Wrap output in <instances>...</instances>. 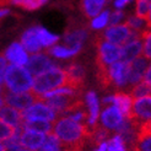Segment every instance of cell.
<instances>
[{
	"instance_id": "6da1fadb",
	"label": "cell",
	"mask_w": 151,
	"mask_h": 151,
	"mask_svg": "<svg viewBox=\"0 0 151 151\" xmlns=\"http://www.w3.org/2000/svg\"><path fill=\"white\" fill-rule=\"evenodd\" d=\"M52 134H54L65 149L79 151L84 141L90 137L85 124L74 122L66 116L57 118L53 123Z\"/></svg>"
},
{
	"instance_id": "7a4b0ae2",
	"label": "cell",
	"mask_w": 151,
	"mask_h": 151,
	"mask_svg": "<svg viewBox=\"0 0 151 151\" xmlns=\"http://www.w3.org/2000/svg\"><path fill=\"white\" fill-rule=\"evenodd\" d=\"M66 84H68V79H66L65 70L55 64L47 71L33 78V85H32L31 92L37 99H41L43 95H46L49 91H53V90Z\"/></svg>"
},
{
	"instance_id": "3957f363",
	"label": "cell",
	"mask_w": 151,
	"mask_h": 151,
	"mask_svg": "<svg viewBox=\"0 0 151 151\" xmlns=\"http://www.w3.org/2000/svg\"><path fill=\"white\" fill-rule=\"evenodd\" d=\"M3 84L7 92H29L33 85V75L26 69V66L9 64L4 74Z\"/></svg>"
},
{
	"instance_id": "277c9868",
	"label": "cell",
	"mask_w": 151,
	"mask_h": 151,
	"mask_svg": "<svg viewBox=\"0 0 151 151\" xmlns=\"http://www.w3.org/2000/svg\"><path fill=\"white\" fill-rule=\"evenodd\" d=\"M128 70H129V64H127L122 60L109 65L103 70H100L101 81L104 85H108L117 91H123V90L129 88L128 85Z\"/></svg>"
},
{
	"instance_id": "5b68a950",
	"label": "cell",
	"mask_w": 151,
	"mask_h": 151,
	"mask_svg": "<svg viewBox=\"0 0 151 151\" xmlns=\"http://www.w3.org/2000/svg\"><path fill=\"white\" fill-rule=\"evenodd\" d=\"M127 119L128 118L116 106H104V108L101 109V113H100L99 125L107 132L118 133Z\"/></svg>"
},
{
	"instance_id": "8992f818",
	"label": "cell",
	"mask_w": 151,
	"mask_h": 151,
	"mask_svg": "<svg viewBox=\"0 0 151 151\" xmlns=\"http://www.w3.org/2000/svg\"><path fill=\"white\" fill-rule=\"evenodd\" d=\"M85 111H86V122L85 125L88 133H91L96 127H99V119L101 113V99L96 91L88 90L84 96Z\"/></svg>"
},
{
	"instance_id": "52a82bcc",
	"label": "cell",
	"mask_w": 151,
	"mask_h": 151,
	"mask_svg": "<svg viewBox=\"0 0 151 151\" xmlns=\"http://www.w3.org/2000/svg\"><path fill=\"white\" fill-rule=\"evenodd\" d=\"M120 60V47L100 38L97 41V64L103 70Z\"/></svg>"
},
{
	"instance_id": "ba28073f",
	"label": "cell",
	"mask_w": 151,
	"mask_h": 151,
	"mask_svg": "<svg viewBox=\"0 0 151 151\" xmlns=\"http://www.w3.org/2000/svg\"><path fill=\"white\" fill-rule=\"evenodd\" d=\"M21 114H22V119L24 120L40 119V120H47V122H50V123H54L58 118L57 113L53 111L46 102L40 99L35 101L28 108L22 111Z\"/></svg>"
},
{
	"instance_id": "9c48e42d",
	"label": "cell",
	"mask_w": 151,
	"mask_h": 151,
	"mask_svg": "<svg viewBox=\"0 0 151 151\" xmlns=\"http://www.w3.org/2000/svg\"><path fill=\"white\" fill-rule=\"evenodd\" d=\"M133 100L134 99L130 96V93L124 91H117L114 93H108L103 96L101 102L103 106H116L127 118H130Z\"/></svg>"
},
{
	"instance_id": "30bf717a",
	"label": "cell",
	"mask_w": 151,
	"mask_h": 151,
	"mask_svg": "<svg viewBox=\"0 0 151 151\" xmlns=\"http://www.w3.org/2000/svg\"><path fill=\"white\" fill-rule=\"evenodd\" d=\"M130 118L138 125H144L151 120V95L133 100Z\"/></svg>"
},
{
	"instance_id": "8fae6325",
	"label": "cell",
	"mask_w": 151,
	"mask_h": 151,
	"mask_svg": "<svg viewBox=\"0 0 151 151\" xmlns=\"http://www.w3.org/2000/svg\"><path fill=\"white\" fill-rule=\"evenodd\" d=\"M133 32L129 29L125 24L122 25H109L107 28L102 32L101 38L103 41H107L113 43L116 46L122 47L124 43H127L133 37Z\"/></svg>"
},
{
	"instance_id": "7c38bea8",
	"label": "cell",
	"mask_w": 151,
	"mask_h": 151,
	"mask_svg": "<svg viewBox=\"0 0 151 151\" xmlns=\"http://www.w3.org/2000/svg\"><path fill=\"white\" fill-rule=\"evenodd\" d=\"M55 63L52 60V58L46 54V53H36V54H31L28 58V62L26 64V69L33 75V78L40 75L44 71L50 69L52 66H54Z\"/></svg>"
},
{
	"instance_id": "4fadbf2b",
	"label": "cell",
	"mask_w": 151,
	"mask_h": 151,
	"mask_svg": "<svg viewBox=\"0 0 151 151\" xmlns=\"http://www.w3.org/2000/svg\"><path fill=\"white\" fill-rule=\"evenodd\" d=\"M3 96H4V101H5L6 106H10V107L17 109L20 112L25 111L35 101L38 100L31 91L29 92H20V93H14V92L6 91Z\"/></svg>"
},
{
	"instance_id": "5bb4252c",
	"label": "cell",
	"mask_w": 151,
	"mask_h": 151,
	"mask_svg": "<svg viewBox=\"0 0 151 151\" xmlns=\"http://www.w3.org/2000/svg\"><path fill=\"white\" fill-rule=\"evenodd\" d=\"M141 55H142L141 37L133 35L132 38L120 47V60L127 64H129Z\"/></svg>"
},
{
	"instance_id": "9a60e30c",
	"label": "cell",
	"mask_w": 151,
	"mask_h": 151,
	"mask_svg": "<svg viewBox=\"0 0 151 151\" xmlns=\"http://www.w3.org/2000/svg\"><path fill=\"white\" fill-rule=\"evenodd\" d=\"M4 57L10 65H17V66H26L29 54L26 49L22 47L20 42H12L4 52Z\"/></svg>"
},
{
	"instance_id": "2e32d148",
	"label": "cell",
	"mask_w": 151,
	"mask_h": 151,
	"mask_svg": "<svg viewBox=\"0 0 151 151\" xmlns=\"http://www.w3.org/2000/svg\"><path fill=\"white\" fill-rule=\"evenodd\" d=\"M149 62L146 58L139 57L138 59H135L134 62L129 63V70H128V85L132 88L139 82L144 80V75L146 71V68L149 65Z\"/></svg>"
},
{
	"instance_id": "e0dca14e",
	"label": "cell",
	"mask_w": 151,
	"mask_h": 151,
	"mask_svg": "<svg viewBox=\"0 0 151 151\" xmlns=\"http://www.w3.org/2000/svg\"><path fill=\"white\" fill-rule=\"evenodd\" d=\"M47 135L43 133H38L35 130H28V129H21L20 134V142L21 146L31 151H38L42 145L46 141Z\"/></svg>"
},
{
	"instance_id": "ac0fdd59",
	"label": "cell",
	"mask_w": 151,
	"mask_h": 151,
	"mask_svg": "<svg viewBox=\"0 0 151 151\" xmlns=\"http://www.w3.org/2000/svg\"><path fill=\"white\" fill-rule=\"evenodd\" d=\"M88 38V31L82 26H75L68 29L64 35V44L70 47L82 48L84 43Z\"/></svg>"
},
{
	"instance_id": "d6986e66",
	"label": "cell",
	"mask_w": 151,
	"mask_h": 151,
	"mask_svg": "<svg viewBox=\"0 0 151 151\" xmlns=\"http://www.w3.org/2000/svg\"><path fill=\"white\" fill-rule=\"evenodd\" d=\"M20 43L22 44V47L26 49L28 54H36V53L42 52V49H43L40 41H38V37H37L36 26L27 28L26 31L22 33Z\"/></svg>"
},
{
	"instance_id": "ffe728a7",
	"label": "cell",
	"mask_w": 151,
	"mask_h": 151,
	"mask_svg": "<svg viewBox=\"0 0 151 151\" xmlns=\"http://www.w3.org/2000/svg\"><path fill=\"white\" fill-rule=\"evenodd\" d=\"M65 73H66V79H68V85H71L74 87L80 88L82 82L85 80V75H86V70L85 68L81 64L78 63H73L69 64L65 68Z\"/></svg>"
},
{
	"instance_id": "44dd1931",
	"label": "cell",
	"mask_w": 151,
	"mask_h": 151,
	"mask_svg": "<svg viewBox=\"0 0 151 151\" xmlns=\"http://www.w3.org/2000/svg\"><path fill=\"white\" fill-rule=\"evenodd\" d=\"M81 49L82 48L70 47V46H66V44H58L57 43L53 47L49 48L48 55L55 58V59H59V60H68V59L76 57L81 52Z\"/></svg>"
},
{
	"instance_id": "7402d4cb",
	"label": "cell",
	"mask_w": 151,
	"mask_h": 151,
	"mask_svg": "<svg viewBox=\"0 0 151 151\" xmlns=\"http://www.w3.org/2000/svg\"><path fill=\"white\" fill-rule=\"evenodd\" d=\"M0 119H3L6 124L12 127L14 129L21 128L22 122H24L21 112L10 107V106H6V104H4L3 107L0 108Z\"/></svg>"
},
{
	"instance_id": "603a6c76",
	"label": "cell",
	"mask_w": 151,
	"mask_h": 151,
	"mask_svg": "<svg viewBox=\"0 0 151 151\" xmlns=\"http://www.w3.org/2000/svg\"><path fill=\"white\" fill-rule=\"evenodd\" d=\"M125 25L129 27V29L137 36H142L145 35L149 29L150 26L147 24V20L144 17H139L137 15H132V16H127Z\"/></svg>"
},
{
	"instance_id": "cb8c5ba5",
	"label": "cell",
	"mask_w": 151,
	"mask_h": 151,
	"mask_svg": "<svg viewBox=\"0 0 151 151\" xmlns=\"http://www.w3.org/2000/svg\"><path fill=\"white\" fill-rule=\"evenodd\" d=\"M108 0H81V9L85 16L92 19L106 9Z\"/></svg>"
},
{
	"instance_id": "d4e9b609",
	"label": "cell",
	"mask_w": 151,
	"mask_h": 151,
	"mask_svg": "<svg viewBox=\"0 0 151 151\" xmlns=\"http://www.w3.org/2000/svg\"><path fill=\"white\" fill-rule=\"evenodd\" d=\"M36 32H37V37H38V41H40L43 49L44 48L49 49L50 47L54 46V44H57L59 41L58 35L50 32L49 29L44 28L42 26H36Z\"/></svg>"
},
{
	"instance_id": "484cf974",
	"label": "cell",
	"mask_w": 151,
	"mask_h": 151,
	"mask_svg": "<svg viewBox=\"0 0 151 151\" xmlns=\"http://www.w3.org/2000/svg\"><path fill=\"white\" fill-rule=\"evenodd\" d=\"M22 129H28V130H35L38 133H43V134H50L52 129H53V123L47 122V120H24L22 122Z\"/></svg>"
},
{
	"instance_id": "4316f807",
	"label": "cell",
	"mask_w": 151,
	"mask_h": 151,
	"mask_svg": "<svg viewBox=\"0 0 151 151\" xmlns=\"http://www.w3.org/2000/svg\"><path fill=\"white\" fill-rule=\"evenodd\" d=\"M109 14H111L109 10L104 9L103 11L97 14L92 19H90V28L95 32L104 31L109 26Z\"/></svg>"
},
{
	"instance_id": "83f0119b",
	"label": "cell",
	"mask_w": 151,
	"mask_h": 151,
	"mask_svg": "<svg viewBox=\"0 0 151 151\" xmlns=\"http://www.w3.org/2000/svg\"><path fill=\"white\" fill-rule=\"evenodd\" d=\"M48 1L49 0H9L10 4L20 6V7H22V9L28 10V11L38 10L40 7L46 5Z\"/></svg>"
},
{
	"instance_id": "f1b7e54d",
	"label": "cell",
	"mask_w": 151,
	"mask_h": 151,
	"mask_svg": "<svg viewBox=\"0 0 151 151\" xmlns=\"http://www.w3.org/2000/svg\"><path fill=\"white\" fill-rule=\"evenodd\" d=\"M107 151H128V146L125 144L122 135L114 133L107 140Z\"/></svg>"
},
{
	"instance_id": "f546056e",
	"label": "cell",
	"mask_w": 151,
	"mask_h": 151,
	"mask_svg": "<svg viewBox=\"0 0 151 151\" xmlns=\"http://www.w3.org/2000/svg\"><path fill=\"white\" fill-rule=\"evenodd\" d=\"M134 151H151V133L140 129V134L134 145Z\"/></svg>"
},
{
	"instance_id": "4dcf8cb0",
	"label": "cell",
	"mask_w": 151,
	"mask_h": 151,
	"mask_svg": "<svg viewBox=\"0 0 151 151\" xmlns=\"http://www.w3.org/2000/svg\"><path fill=\"white\" fill-rule=\"evenodd\" d=\"M38 151H64V146L62 145V142L58 140V138L54 134H48L46 141L42 145V147Z\"/></svg>"
},
{
	"instance_id": "1f68e13d",
	"label": "cell",
	"mask_w": 151,
	"mask_h": 151,
	"mask_svg": "<svg viewBox=\"0 0 151 151\" xmlns=\"http://www.w3.org/2000/svg\"><path fill=\"white\" fill-rule=\"evenodd\" d=\"M21 129L22 128H17V129H15V132H14V134L11 135V137L4 141V145H5L7 151H16L17 149L21 147V142H20Z\"/></svg>"
},
{
	"instance_id": "d6a6232c",
	"label": "cell",
	"mask_w": 151,
	"mask_h": 151,
	"mask_svg": "<svg viewBox=\"0 0 151 151\" xmlns=\"http://www.w3.org/2000/svg\"><path fill=\"white\" fill-rule=\"evenodd\" d=\"M149 95H151V87L147 84H145L144 81L133 86L130 90V96L133 99H140V97L149 96Z\"/></svg>"
},
{
	"instance_id": "836d02e7",
	"label": "cell",
	"mask_w": 151,
	"mask_h": 151,
	"mask_svg": "<svg viewBox=\"0 0 151 151\" xmlns=\"http://www.w3.org/2000/svg\"><path fill=\"white\" fill-rule=\"evenodd\" d=\"M142 42V57L147 60H151V29L141 36Z\"/></svg>"
},
{
	"instance_id": "e575fe53",
	"label": "cell",
	"mask_w": 151,
	"mask_h": 151,
	"mask_svg": "<svg viewBox=\"0 0 151 151\" xmlns=\"http://www.w3.org/2000/svg\"><path fill=\"white\" fill-rule=\"evenodd\" d=\"M149 7H150V3L146 1V0H135V15L137 16L146 19Z\"/></svg>"
},
{
	"instance_id": "d590c367",
	"label": "cell",
	"mask_w": 151,
	"mask_h": 151,
	"mask_svg": "<svg viewBox=\"0 0 151 151\" xmlns=\"http://www.w3.org/2000/svg\"><path fill=\"white\" fill-rule=\"evenodd\" d=\"M127 14L124 10H113L109 14V25H122L125 24Z\"/></svg>"
},
{
	"instance_id": "8d00e7d4",
	"label": "cell",
	"mask_w": 151,
	"mask_h": 151,
	"mask_svg": "<svg viewBox=\"0 0 151 151\" xmlns=\"http://www.w3.org/2000/svg\"><path fill=\"white\" fill-rule=\"evenodd\" d=\"M14 132L15 129L12 127L6 124L3 119H0V141L4 142L5 140H7L14 134Z\"/></svg>"
},
{
	"instance_id": "74e56055",
	"label": "cell",
	"mask_w": 151,
	"mask_h": 151,
	"mask_svg": "<svg viewBox=\"0 0 151 151\" xmlns=\"http://www.w3.org/2000/svg\"><path fill=\"white\" fill-rule=\"evenodd\" d=\"M135 0H113V7L114 10H124L127 6H129Z\"/></svg>"
},
{
	"instance_id": "f35d334b",
	"label": "cell",
	"mask_w": 151,
	"mask_h": 151,
	"mask_svg": "<svg viewBox=\"0 0 151 151\" xmlns=\"http://www.w3.org/2000/svg\"><path fill=\"white\" fill-rule=\"evenodd\" d=\"M7 66H9V63H7V60L5 59L4 54H0V84L3 82L4 74L6 71V68Z\"/></svg>"
},
{
	"instance_id": "ab89813d",
	"label": "cell",
	"mask_w": 151,
	"mask_h": 151,
	"mask_svg": "<svg viewBox=\"0 0 151 151\" xmlns=\"http://www.w3.org/2000/svg\"><path fill=\"white\" fill-rule=\"evenodd\" d=\"M142 81L151 87V60L149 62V65L146 68V71H145V75H144V80Z\"/></svg>"
},
{
	"instance_id": "60d3db41",
	"label": "cell",
	"mask_w": 151,
	"mask_h": 151,
	"mask_svg": "<svg viewBox=\"0 0 151 151\" xmlns=\"http://www.w3.org/2000/svg\"><path fill=\"white\" fill-rule=\"evenodd\" d=\"M93 151H107V141H101L96 144Z\"/></svg>"
},
{
	"instance_id": "b9f144b4",
	"label": "cell",
	"mask_w": 151,
	"mask_h": 151,
	"mask_svg": "<svg viewBox=\"0 0 151 151\" xmlns=\"http://www.w3.org/2000/svg\"><path fill=\"white\" fill-rule=\"evenodd\" d=\"M140 129H141L142 132H147V133H151V120H150V122H147L146 124L141 125V127H140Z\"/></svg>"
},
{
	"instance_id": "7bdbcfd3",
	"label": "cell",
	"mask_w": 151,
	"mask_h": 151,
	"mask_svg": "<svg viewBox=\"0 0 151 151\" xmlns=\"http://www.w3.org/2000/svg\"><path fill=\"white\" fill-rule=\"evenodd\" d=\"M146 20H147V24H149V26H150V29H151V4H150V7H149V12H147Z\"/></svg>"
},
{
	"instance_id": "ee69618b",
	"label": "cell",
	"mask_w": 151,
	"mask_h": 151,
	"mask_svg": "<svg viewBox=\"0 0 151 151\" xmlns=\"http://www.w3.org/2000/svg\"><path fill=\"white\" fill-rule=\"evenodd\" d=\"M4 104H5V101H4V96H3L1 93H0V108H1Z\"/></svg>"
},
{
	"instance_id": "f6af8a7d",
	"label": "cell",
	"mask_w": 151,
	"mask_h": 151,
	"mask_svg": "<svg viewBox=\"0 0 151 151\" xmlns=\"http://www.w3.org/2000/svg\"><path fill=\"white\" fill-rule=\"evenodd\" d=\"M0 151H7L5 145H4V142H1V141H0Z\"/></svg>"
},
{
	"instance_id": "bcb514c9",
	"label": "cell",
	"mask_w": 151,
	"mask_h": 151,
	"mask_svg": "<svg viewBox=\"0 0 151 151\" xmlns=\"http://www.w3.org/2000/svg\"><path fill=\"white\" fill-rule=\"evenodd\" d=\"M16 151H31V150H27V149H25V147H22V146H21V147H20V149H17Z\"/></svg>"
},
{
	"instance_id": "7dc6e473",
	"label": "cell",
	"mask_w": 151,
	"mask_h": 151,
	"mask_svg": "<svg viewBox=\"0 0 151 151\" xmlns=\"http://www.w3.org/2000/svg\"><path fill=\"white\" fill-rule=\"evenodd\" d=\"M64 151H75V150H69V149H65Z\"/></svg>"
},
{
	"instance_id": "c3c4849f",
	"label": "cell",
	"mask_w": 151,
	"mask_h": 151,
	"mask_svg": "<svg viewBox=\"0 0 151 151\" xmlns=\"http://www.w3.org/2000/svg\"><path fill=\"white\" fill-rule=\"evenodd\" d=\"M0 93H1V84H0Z\"/></svg>"
},
{
	"instance_id": "681fc988",
	"label": "cell",
	"mask_w": 151,
	"mask_h": 151,
	"mask_svg": "<svg viewBox=\"0 0 151 151\" xmlns=\"http://www.w3.org/2000/svg\"><path fill=\"white\" fill-rule=\"evenodd\" d=\"M146 1H149V3H150V4H151V0H146Z\"/></svg>"
},
{
	"instance_id": "f907efd6",
	"label": "cell",
	"mask_w": 151,
	"mask_h": 151,
	"mask_svg": "<svg viewBox=\"0 0 151 151\" xmlns=\"http://www.w3.org/2000/svg\"><path fill=\"white\" fill-rule=\"evenodd\" d=\"M132 151H134V150H132Z\"/></svg>"
}]
</instances>
